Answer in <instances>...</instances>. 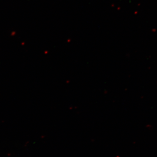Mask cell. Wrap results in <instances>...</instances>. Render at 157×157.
Listing matches in <instances>:
<instances>
[]
</instances>
